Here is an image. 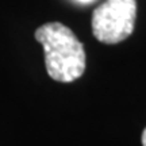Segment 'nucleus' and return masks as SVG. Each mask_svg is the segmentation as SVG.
Wrapping results in <instances>:
<instances>
[{"label":"nucleus","instance_id":"obj_3","mask_svg":"<svg viewBox=\"0 0 146 146\" xmlns=\"http://www.w3.org/2000/svg\"><path fill=\"white\" fill-rule=\"evenodd\" d=\"M142 145L146 146V129L143 130V133H142Z\"/></svg>","mask_w":146,"mask_h":146},{"label":"nucleus","instance_id":"obj_4","mask_svg":"<svg viewBox=\"0 0 146 146\" xmlns=\"http://www.w3.org/2000/svg\"><path fill=\"white\" fill-rule=\"evenodd\" d=\"M78 3H91L92 0H77Z\"/></svg>","mask_w":146,"mask_h":146},{"label":"nucleus","instance_id":"obj_2","mask_svg":"<svg viewBox=\"0 0 146 146\" xmlns=\"http://www.w3.org/2000/svg\"><path fill=\"white\" fill-rule=\"evenodd\" d=\"M135 18L137 0H106L92 14V33L103 43H119L131 35Z\"/></svg>","mask_w":146,"mask_h":146},{"label":"nucleus","instance_id":"obj_1","mask_svg":"<svg viewBox=\"0 0 146 146\" xmlns=\"http://www.w3.org/2000/svg\"><path fill=\"white\" fill-rule=\"evenodd\" d=\"M35 39L45 50L47 74L60 83H72L85 72V50L74 33L62 23L50 22L38 27Z\"/></svg>","mask_w":146,"mask_h":146}]
</instances>
